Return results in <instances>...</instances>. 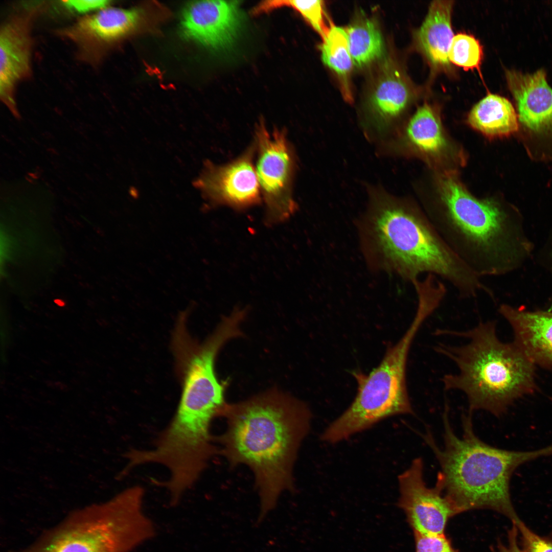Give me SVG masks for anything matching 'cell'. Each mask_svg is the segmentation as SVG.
Returning a JSON list of instances; mask_svg holds the SVG:
<instances>
[{
	"instance_id": "cell-1",
	"label": "cell",
	"mask_w": 552,
	"mask_h": 552,
	"mask_svg": "<svg viewBox=\"0 0 552 552\" xmlns=\"http://www.w3.org/2000/svg\"><path fill=\"white\" fill-rule=\"evenodd\" d=\"M226 427L218 438L221 453L232 466L252 472L260 500L256 524L277 507L281 495L294 491L293 471L312 414L303 401L271 389L245 401L226 404Z\"/></svg>"
},
{
	"instance_id": "cell-2",
	"label": "cell",
	"mask_w": 552,
	"mask_h": 552,
	"mask_svg": "<svg viewBox=\"0 0 552 552\" xmlns=\"http://www.w3.org/2000/svg\"><path fill=\"white\" fill-rule=\"evenodd\" d=\"M369 196L358 225L361 247L372 269L412 284L424 273L438 276L462 298L485 290L481 279L452 250L428 217L380 189H372Z\"/></svg>"
},
{
	"instance_id": "cell-3",
	"label": "cell",
	"mask_w": 552,
	"mask_h": 552,
	"mask_svg": "<svg viewBox=\"0 0 552 552\" xmlns=\"http://www.w3.org/2000/svg\"><path fill=\"white\" fill-rule=\"evenodd\" d=\"M439 183V206L428 218L463 263L481 279L518 267L532 249L519 222L495 200L474 197L451 174Z\"/></svg>"
},
{
	"instance_id": "cell-4",
	"label": "cell",
	"mask_w": 552,
	"mask_h": 552,
	"mask_svg": "<svg viewBox=\"0 0 552 552\" xmlns=\"http://www.w3.org/2000/svg\"><path fill=\"white\" fill-rule=\"evenodd\" d=\"M445 405L443 414L444 446L439 447L428 429L420 433L440 466L435 484L458 513L474 509L497 511L513 522L519 518L511 498L510 482L521 465L552 455V445L518 451L502 449L481 441L474 433L471 413L462 417L461 437L454 432Z\"/></svg>"
},
{
	"instance_id": "cell-5",
	"label": "cell",
	"mask_w": 552,
	"mask_h": 552,
	"mask_svg": "<svg viewBox=\"0 0 552 552\" xmlns=\"http://www.w3.org/2000/svg\"><path fill=\"white\" fill-rule=\"evenodd\" d=\"M435 332L467 340L458 346L440 343L434 350L457 367V373L445 375L442 382L446 390H458L466 395L470 412L484 410L501 416L515 401L537 389L536 365L513 342L499 339L494 321L465 331Z\"/></svg>"
},
{
	"instance_id": "cell-6",
	"label": "cell",
	"mask_w": 552,
	"mask_h": 552,
	"mask_svg": "<svg viewBox=\"0 0 552 552\" xmlns=\"http://www.w3.org/2000/svg\"><path fill=\"white\" fill-rule=\"evenodd\" d=\"M140 486L74 511L31 543L12 552H131L155 535Z\"/></svg>"
},
{
	"instance_id": "cell-7",
	"label": "cell",
	"mask_w": 552,
	"mask_h": 552,
	"mask_svg": "<svg viewBox=\"0 0 552 552\" xmlns=\"http://www.w3.org/2000/svg\"><path fill=\"white\" fill-rule=\"evenodd\" d=\"M424 321L420 315H415L405 334L387 348L380 363L370 373H353L358 385L357 394L348 408L321 433L323 442L336 444L389 417L414 414L406 387L407 359L411 343Z\"/></svg>"
},
{
	"instance_id": "cell-8",
	"label": "cell",
	"mask_w": 552,
	"mask_h": 552,
	"mask_svg": "<svg viewBox=\"0 0 552 552\" xmlns=\"http://www.w3.org/2000/svg\"><path fill=\"white\" fill-rule=\"evenodd\" d=\"M246 314L244 309L235 310L221 320L202 343L193 339L188 331L187 311L180 314L172 337L176 372L182 386L176 412L208 421L221 416L227 403L223 385L215 374V361L226 341L242 335L240 326Z\"/></svg>"
},
{
	"instance_id": "cell-9",
	"label": "cell",
	"mask_w": 552,
	"mask_h": 552,
	"mask_svg": "<svg viewBox=\"0 0 552 552\" xmlns=\"http://www.w3.org/2000/svg\"><path fill=\"white\" fill-rule=\"evenodd\" d=\"M255 144V168L266 205V222L280 223L289 218L296 208L292 196L294 152L286 131L277 128L269 131L262 120L256 127Z\"/></svg>"
},
{
	"instance_id": "cell-10",
	"label": "cell",
	"mask_w": 552,
	"mask_h": 552,
	"mask_svg": "<svg viewBox=\"0 0 552 552\" xmlns=\"http://www.w3.org/2000/svg\"><path fill=\"white\" fill-rule=\"evenodd\" d=\"M423 470V461L417 457L398 476V505L404 512L413 532L443 535L448 520L458 513L439 486H427Z\"/></svg>"
},
{
	"instance_id": "cell-11",
	"label": "cell",
	"mask_w": 552,
	"mask_h": 552,
	"mask_svg": "<svg viewBox=\"0 0 552 552\" xmlns=\"http://www.w3.org/2000/svg\"><path fill=\"white\" fill-rule=\"evenodd\" d=\"M254 144L241 156L228 164L208 163L196 181V187L213 204L242 210L260 202V188L253 157Z\"/></svg>"
},
{
	"instance_id": "cell-12",
	"label": "cell",
	"mask_w": 552,
	"mask_h": 552,
	"mask_svg": "<svg viewBox=\"0 0 552 552\" xmlns=\"http://www.w3.org/2000/svg\"><path fill=\"white\" fill-rule=\"evenodd\" d=\"M37 8L11 16L1 27L0 98L15 113L16 87L32 74L31 25Z\"/></svg>"
},
{
	"instance_id": "cell-13",
	"label": "cell",
	"mask_w": 552,
	"mask_h": 552,
	"mask_svg": "<svg viewBox=\"0 0 552 552\" xmlns=\"http://www.w3.org/2000/svg\"><path fill=\"white\" fill-rule=\"evenodd\" d=\"M412 90L400 67L392 61L383 65L365 102L362 128L370 139L386 137L395 121L412 98Z\"/></svg>"
},
{
	"instance_id": "cell-14",
	"label": "cell",
	"mask_w": 552,
	"mask_h": 552,
	"mask_svg": "<svg viewBox=\"0 0 552 552\" xmlns=\"http://www.w3.org/2000/svg\"><path fill=\"white\" fill-rule=\"evenodd\" d=\"M241 17L239 1H194L183 10L181 28L193 40L215 49L224 48L234 41Z\"/></svg>"
},
{
	"instance_id": "cell-15",
	"label": "cell",
	"mask_w": 552,
	"mask_h": 552,
	"mask_svg": "<svg viewBox=\"0 0 552 552\" xmlns=\"http://www.w3.org/2000/svg\"><path fill=\"white\" fill-rule=\"evenodd\" d=\"M499 313L511 326L513 342L535 365L552 369V310L530 311L503 304Z\"/></svg>"
},
{
	"instance_id": "cell-16",
	"label": "cell",
	"mask_w": 552,
	"mask_h": 552,
	"mask_svg": "<svg viewBox=\"0 0 552 552\" xmlns=\"http://www.w3.org/2000/svg\"><path fill=\"white\" fill-rule=\"evenodd\" d=\"M140 16L136 9L105 7L75 21L71 28L72 38L83 54L98 58L102 47L130 31Z\"/></svg>"
},
{
	"instance_id": "cell-17",
	"label": "cell",
	"mask_w": 552,
	"mask_h": 552,
	"mask_svg": "<svg viewBox=\"0 0 552 552\" xmlns=\"http://www.w3.org/2000/svg\"><path fill=\"white\" fill-rule=\"evenodd\" d=\"M505 77L518 110L520 121L529 129L538 131L552 124V88L545 71L532 74L507 70Z\"/></svg>"
},
{
	"instance_id": "cell-18",
	"label": "cell",
	"mask_w": 552,
	"mask_h": 552,
	"mask_svg": "<svg viewBox=\"0 0 552 552\" xmlns=\"http://www.w3.org/2000/svg\"><path fill=\"white\" fill-rule=\"evenodd\" d=\"M452 1H434L420 28L415 33L417 48L435 70H449V50L453 34L451 27Z\"/></svg>"
},
{
	"instance_id": "cell-19",
	"label": "cell",
	"mask_w": 552,
	"mask_h": 552,
	"mask_svg": "<svg viewBox=\"0 0 552 552\" xmlns=\"http://www.w3.org/2000/svg\"><path fill=\"white\" fill-rule=\"evenodd\" d=\"M467 122L474 129L490 139L509 136L518 129V116L506 98L489 94L470 111Z\"/></svg>"
},
{
	"instance_id": "cell-20",
	"label": "cell",
	"mask_w": 552,
	"mask_h": 552,
	"mask_svg": "<svg viewBox=\"0 0 552 552\" xmlns=\"http://www.w3.org/2000/svg\"><path fill=\"white\" fill-rule=\"evenodd\" d=\"M346 30L354 65L364 67L382 57L384 42L376 20L360 14Z\"/></svg>"
},
{
	"instance_id": "cell-21",
	"label": "cell",
	"mask_w": 552,
	"mask_h": 552,
	"mask_svg": "<svg viewBox=\"0 0 552 552\" xmlns=\"http://www.w3.org/2000/svg\"><path fill=\"white\" fill-rule=\"evenodd\" d=\"M407 143L424 152L435 154L445 147L440 120L433 108L425 103L409 121L404 132Z\"/></svg>"
},
{
	"instance_id": "cell-22",
	"label": "cell",
	"mask_w": 552,
	"mask_h": 552,
	"mask_svg": "<svg viewBox=\"0 0 552 552\" xmlns=\"http://www.w3.org/2000/svg\"><path fill=\"white\" fill-rule=\"evenodd\" d=\"M324 63L332 70L342 83L344 95L351 99L348 79L354 64L346 30L332 26L320 46Z\"/></svg>"
},
{
	"instance_id": "cell-23",
	"label": "cell",
	"mask_w": 552,
	"mask_h": 552,
	"mask_svg": "<svg viewBox=\"0 0 552 552\" xmlns=\"http://www.w3.org/2000/svg\"><path fill=\"white\" fill-rule=\"evenodd\" d=\"M291 7L297 11L324 39L332 26L329 20L323 1H266L260 3L252 13L258 14L281 7Z\"/></svg>"
},
{
	"instance_id": "cell-24",
	"label": "cell",
	"mask_w": 552,
	"mask_h": 552,
	"mask_svg": "<svg viewBox=\"0 0 552 552\" xmlns=\"http://www.w3.org/2000/svg\"><path fill=\"white\" fill-rule=\"evenodd\" d=\"M482 56V47L475 37L464 33L454 36L448 53L450 62L466 70L478 69Z\"/></svg>"
},
{
	"instance_id": "cell-25",
	"label": "cell",
	"mask_w": 552,
	"mask_h": 552,
	"mask_svg": "<svg viewBox=\"0 0 552 552\" xmlns=\"http://www.w3.org/2000/svg\"><path fill=\"white\" fill-rule=\"evenodd\" d=\"M512 523L516 524L520 533L522 549L525 552H552L551 539L536 534L519 518Z\"/></svg>"
},
{
	"instance_id": "cell-26",
	"label": "cell",
	"mask_w": 552,
	"mask_h": 552,
	"mask_svg": "<svg viewBox=\"0 0 552 552\" xmlns=\"http://www.w3.org/2000/svg\"><path fill=\"white\" fill-rule=\"evenodd\" d=\"M413 533L416 552H458L445 534L433 535Z\"/></svg>"
},
{
	"instance_id": "cell-27",
	"label": "cell",
	"mask_w": 552,
	"mask_h": 552,
	"mask_svg": "<svg viewBox=\"0 0 552 552\" xmlns=\"http://www.w3.org/2000/svg\"><path fill=\"white\" fill-rule=\"evenodd\" d=\"M62 2L65 8L81 14L100 10L107 7L110 3L105 0L63 1Z\"/></svg>"
},
{
	"instance_id": "cell-28",
	"label": "cell",
	"mask_w": 552,
	"mask_h": 552,
	"mask_svg": "<svg viewBox=\"0 0 552 552\" xmlns=\"http://www.w3.org/2000/svg\"><path fill=\"white\" fill-rule=\"evenodd\" d=\"M512 523V527L508 532L507 543H498L494 552H525L519 547L517 541L518 530L516 524Z\"/></svg>"
},
{
	"instance_id": "cell-29",
	"label": "cell",
	"mask_w": 552,
	"mask_h": 552,
	"mask_svg": "<svg viewBox=\"0 0 552 552\" xmlns=\"http://www.w3.org/2000/svg\"><path fill=\"white\" fill-rule=\"evenodd\" d=\"M548 261L549 262V265H550L551 271L552 272V247L550 248V249L549 251V252H548Z\"/></svg>"
},
{
	"instance_id": "cell-30",
	"label": "cell",
	"mask_w": 552,
	"mask_h": 552,
	"mask_svg": "<svg viewBox=\"0 0 552 552\" xmlns=\"http://www.w3.org/2000/svg\"><path fill=\"white\" fill-rule=\"evenodd\" d=\"M63 303V302H62L61 300H56V303L57 304V305H58L59 306H62L64 305V304Z\"/></svg>"
}]
</instances>
